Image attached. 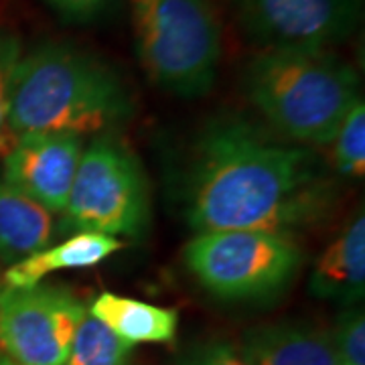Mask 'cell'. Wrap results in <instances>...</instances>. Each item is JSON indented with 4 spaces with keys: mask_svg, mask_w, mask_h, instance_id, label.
Instances as JSON below:
<instances>
[{
    "mask_svg": "<svg viewBox=\"0 0 365 365\" xmlns=\"http://www.w3.org/2000/svg\"><path fill=\"white\" fill-rule=\"evenodd\" d=\"M83 155L76 134L19 136L2 157L0 177L51 213H63Z\"/></svg>",
    "mask_w": 365,
    "mask_h": 365,
    "instance_id": "cell-9",
    "label": "cell"
},
{
    "mask_svg": "<svg viewBox=\"0 0 365 365\" xmlns=\"http://www.w3.org/2000/svg\"><path fill=\"white\" fill-rule=\"evenodd\" d=\"M67 23H93L114 9L118 0H41Z\"/></svg>",
    "mask_w": 365,
    "mask_h": 365,
    "instance_id": "cell-19",
    "label": "cell"
},
{
    "mask_svg": "<svg viewBox=\"0 0 365 365\" xmlns=\"http://www.w3.org/2000/svg\"><path fill=\"white\" fill-rule=\"evenodd\" d=\"M132 116V93L112 67L69 43H43L21 57L9 126L26 134L104 136Z\"/></svg>",
    "mask_w": 365,
    "mask_h": 365,
    "instance_id": "cell-2",
    "label": "cell"
},
{
    "mask_svg": "<svg viewBox=\"0 0 365 365\" xmlns=\"http://www.w3.org/2000/svg\"><path fill=\"white\" fill-rule=\"evenodd\" d=\"M246 365H335L331 335L297 321L254 327L237 347Z\"/></svg>",
    "mask_w": 365,
    "mask_h": 365,
    "instance_id": "cell-10",
    "label": "cell"
},
{
    "mask_svg": "<svg viewBox=\"0 0 365 365\" xmlns=\"http://www.w3.org/2000/svg\"><path fill=\"white\" fill-rule=\"evenodd\" d=\"M181 191L182 215L197 234L254 230L292 237L329 213L337 182L311 146L222 116L197 136Z\"/></svg>",
    "mask_w": 365,
    "mask_h": 365,
    "instance_id": "cell-1",
    "label": "cell"
},
{
    "mask_svg": "<svg viewBox=\"0 0 365 365\" xmlns=\"http://www.w3.org/2000/svg\"><path fill=\"white\" fill-rule=\"evenodd\" d=\"M262 49H329L359 25L364 0H230Z\"/></svg>",
    "mask_w": 365,
    "mask_h": 365,
    "instance_id": "cell-8",
    "label": "cell"
},
{
    "mask_svg": "<svg viewBox=\"0 0 365 365\" xmlns=\"http://www.w3.org/2000/svg\"><path fill=\"white\" fill-rule=\"evenodd\" d=\"M185 365H246V361L232 343L207 341L189 353Z\"/></svg>",
    "mask_w": 365,
    "mask_h": 365,
    "instance_id": "cell-20",
    "label": "cell"
},
{
    "mask_svg": "<svg viewBox=\"0 0 365 365\" xmlns=\"http://www.w3.org/2000/svg\"><path fill=\"white\" fill-rule=\"evenodd\" d=\"M0 365H14V364H11V361H9V359H6V357L0 353Z\"/></svg>",
    "mask_w": 365,
    "mask_h": 365,
    "instance_id": "cell-21",
    "label": "cell"
},
{
    "mask_svg": "<svg viewBox=\"0 0 365 365\" xmlns=\"http://www.w3.org/2000/svg\"><path fill=\"white\" fill-rule=\"evenodd\" d=\"M132 351L130 343L120 339L102 321L88 313L79 323L61 365H128Z\"/></svg>",
    "mask_w": 365,
    "mask_h": 365,
    "instance_id": "cell-15",
    "label": "cell"
},
{
    "mask_svg": "<svg viewBox=\"0 0 365 365\" xmlns=\"http://www.w3.org/2000/svg\"><path fill=\"white\" fill-rule=\"evenodd\" d=\"M335 365H343V364H339V361H337V364H335Z\"/></svg>",
    "mask_w": 365,
    "mask_h": 365,
    "instance_id": "cell-22",
    "label": "cell"
},
{
    "mask_svg": "<svg viewBox=\"0 0 365 365\" xmlns=\"http://www.w3.org/2000/svg\"><path fill=\"white\" fill-rule=\"evenodd\" d=\"M88 313L132 347L138 343H173L177 337L179 313L144 300L102 292L91 300Z\"/></svg>",
    "mask_w": 365,
    "mask_h": 365,
    "instance_id": "cell-14",
    "label": "cell"
},
{
    "mask_svg": "<svg viewBox=\"0 0 365 365\" xmlns=\"http://www.w3.org/2000/svg\"><path fill=\"white\" fill-rule=\"evenodd\" d=\"M331 335L333 351L343 365H365V317L364 309L349 304L337 317Z\"/></svg>",
    "mask_w": 365,
    "mask_h": 365,
    "instance_id": "cell-18",
    "label": "cell"
},
{
    "mask_svg": "<svg viewBox=\"0 0 365 365\" xmlns=\"http://www.w3.org/2000/svg\"><path fill=\"white\" fill-rule=\"evenodd\" d=\"M122 248L124 242L114 235L90 234V232L73 234L57 246H49L25 260L6 266L2 274V284L13 288L37 287L49 274L98 266Z\"/></svg>",
    "mask_w": 365,
    "mask_h": 365,
    "instance_id": "cell-12",
    "label": "cell"
},
{
    "mask_svg": "<svg viewBox=\"0 0 365 365\" xmlns=\"http://www.w3.org/2000/svg\"><path fill=\"white\" fill-rule=\"evenodd\" d=\"M182 258L211 297L227 302L280 297L304 262L292 237L254 230L201 232L185 246Z\"/></svg>",
    "mask_w": 365,
    "mask_h": 365,
    "instance_id": "cell-5",
    "label": "cell"
},
{
    "mask_svg": "<svg viewBox=\"0 0 365 365\" xmlns=\"http://www.w3.org/2000/svg\"><path fill=\"white\" fill-rule=\"evenodd\" d=\"M86 314L66 287L0 284V353L14 365H61Z\"/></svg>",
    "mask_w": 365,
    "mask_h": 365,
    "instance_id": "cell-7",
    "label": "cell"
},
{
    "mask_svg": "<svg viewBox=\"0 0 365 365\" xmlns=\"http://www.w3.org/2000/svg\"><path fill=\"white\" fill-rule=\"evenodd\" d=\"M252 106L284 140H333L359 98V76L331 49H262L244 71Z\"/></svg>",
    "mask_w": 365,
    "mask_h": 365,
    "instance_id": "cell-3",
    "label": "cell"
},
{
    "mask_svg": "<svg viewBox=\"0 0 365 365\" xmlns=\"http://www.w3.org/2000/svg\"><path fill=\"white\" fill-rule=\"evenodd\" d=\"M309 292L345 307L357 304L365 292V215L359 209L349 223L317 258Z\"/></svg>",
    "mask_w": 365,
    "mask_h": 365,
    "instance_id": "cell-11",
    "label": "cell"
},
{
    "mask_svg": "<svg viewBox=\"0 0 365 365\" xmlns=\"http://www.w3.org/2000/svg\"><path fill=\"white\" fill-rule=\"evenodd\" d=\"M55 234V213L0 177V262L11 266L49 248Z\"/></svg>",
    "mask_w": 365,
    "mask_h": 365,
    "instance_id": "cell-13",
    "label": "cell"
},
{
    "mask_svg": "<svg viewBox=\"0 0 365 365\" xmlns=\"http://www.w3.org/2000/svg\"><path fill=\"white\" fill-rule=\"evenodd\" d=\"M148 223L150 193L138 158L110 134L93 138L79 160L63 227L71 234L140 237Z\"/></svg>",
    "mask_w": 365,
    "mask_h": 365,
    "instance_id": "cell-6",
    "label": "cell"
},
{
    "mask_svg": "<svg viewBox=\"0 0 365 365\" xmlns=\"http://www.w3.org/2000/svg\"><path fill=\"white\" fill-rule=\"evenodd\" d=\"M23 57L19 37L0 29V158L4 157L14 144L13 132L9 126V112H11V91L16 66Z\"/></svg>",
    "mask_w": 365,
    "mask_h": 365,
    "instance_id": "cell-17",
    "label": "cell"
},
{
    "mask_svg": "<svg viewBox=\"0 0 365 365\" xmlns=\"http://www.w3.org/2000/svg\"><path fill=\"white\" fill-rule=\"evenodd\" d=\"M134 51L157 88L203 98L215 86L222 25L211 0H128Z\"/></svg>",
    "mask_w": 365,
    "mask_h": 365,
    "instance_id": "cell-4",
    "label": "cell"
},
{
    "mask_svg": "<svg viewBox=\"0 0 365 365\" xmlns=\"http://www.w3.org/2000/svg\"><path fill=\"white\" fill-rule=\"evenodd\" d=\"M333 167L339 177L364 179L365 173V106L357 100L343 118L333 140Z\"/></svg>",
    "mask_w": 365,
    "mask_h": 365,
    "instance_id": "cell-16",
    "label": "cell"
}]
</instances>
